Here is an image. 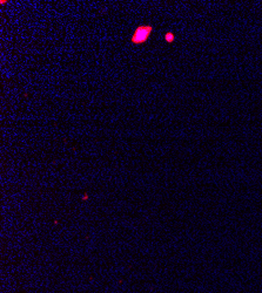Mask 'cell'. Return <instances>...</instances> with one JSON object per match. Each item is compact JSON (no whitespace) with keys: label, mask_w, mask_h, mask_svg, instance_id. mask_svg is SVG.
<instances>
[{"label":"cell","mask_w":262,"mask_h":293,"mask_svg":"<svg viewBox=\"0 0 262 293\" xmlns=\"http://www.w3.org/2000/svg\"><path fill=\"white\" fill-rule=\"evenodd\" d=\"M153 32V27L151 25H142L135 28L132 38H131V42L133 45H141L145 44L148 40V38L151 36Z\"/></svg>","instance_id":"6da1fadb"},{"label":"cell","mask_w":262,"mask_h":293,"mask_svg":"<svg viewBox=\"0 0 262 293\" xmlns=\"http://www.w3.org/2000/svg\"><path fill=\"white\" fill-rule=\"evenodd\" d=\"M165 40L167 41L168 44H172L173 41H174V34H173V33H171V32L166 33V34H165Z\"/></svg>","instance_id":"7a4b0ae2"}]
</instances>
